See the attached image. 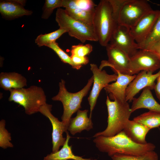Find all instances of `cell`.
Segmentation results:
<instances>
[{
  "label": "cell",
  "instance_id": "33",
  "mask_svg": "<svg viewBox=\"0 0 160 160\" xmlns=\"http://www.w3.org/2000/svg\"><path fill=\"white\" fill-rule=\"evenodd\" d=\"M70 57L74 63L81 68L82 65L88 63L89 61V59L87 56L83 57L71 55Z\"/></svg>",
  "mask_w": 160,
  "mask_h": 160
},
{
  "label": "cell",
  "instance_id": "23",
  "mask_svg": "<svg viewBox=\"0 0 160 160\" xmlns=\"http://www.w3.org/2000/svg\"><path fill=\"white\" fill-rule=\"evenodd\" d=\"M67 14L73 19L88 25H93L94 11L79 9H65Z\"/></svg>",
  "mask_w": 160,
  "mask_h": 160
},
{
  "label": "cell",
  "instance_id": "22",
  "mask_svg": "<svg viewBox=\"0 0 160 160\" xmlns=\"http://www.w3.org/2000/svg\"><path fill=\"white\" fill-rule=\"evenodd\" d=\"M133 120L144 125L150 129L160 126V112L149 111L133 119Z\"/></svg>",
  "mask_w": 160,
  "mask_h": 160
},
{
  "label": "cell",
  "instance_id": "13",
  "mask_svg": "<svg viewBox=\"0 0 160 160\" xmlns=\"http://www.w3.org/2000/svg\"><path fill=\"white\" fill-rule=\"evenodd\" d=\"M142 71L139 73L135 79L129 83L125 92L126 101L131 102L134 96L141 90L148 87L151 90L154 89L155 81L160 76V68L156 73Z\"/></svg>",
  "mask_w": 160,
  "mask_h": 160
},
{
  "label": "cell",
  "instance_id": "12",
  "mask_svg": "<svg viewBox=\"0 0 160 160\" xmlns=\"http://www.w3.org/2000/svg\"><path fill=\"white\" fill-rule=\"evenodd\" d=\"M52 105L47 103L42 106L39 112L48 118L52 126V153H55L59 150L60 148L64 144L66 138L63 136L64 132H68L67 128L62 121H60L52 113Z\"/></svg>",
  "mask_w": 160,
  "mask_h": 160
},
{
  "label": "cell",
  "instance_id": "37",
  "mask_svg": "<svg viewBox=\"0 0 160 160\" xmlns=\"http://www.w3.org/2000/svg\"><path fill=\"white\" fill-rule=\"evenodd\" d=\"M159 131H160V128H159Z\"/></svg>",
  "mask_w": 160,
  "mask_h": 160
},
{
  "label": "cell",
  "instance_id": "10",
  "mask_svg": "<svg viewBox=\"0 0 160 160\" xmlns=\"http://www.w3.org/2000/svg\"><path fill=\"white\" fill-rule=\"evenodd\" d=\"M90 66L94 80L92 88L88 98L90 106L89 118L91 119L92 111L100 91L111 82L116 81L118 75L115 73L111 75L108 74L105 70L100 69L95 64L91 63Z\"/></svg>",
  "mask_w": 160,
  "mask_h": 160
},
{
  "label": "cell",
  "instance_id": "5",
  "mask_svg": "<svg viewBox=\"0 0 160 160\" xmlns=\"http://www.w3.org/2000/svg\"><path fill=\"white\" fill-rule=\"evenodd\" d=\"M9 91L8 100L23 106L28 115L39 112L41 107L47 103L45 92L40 87L32 85L27 88L12 89Z\"/></svg>",
  "mask_w": 160,
  "mask_h": 160
},
{
  "label": "cell",
  "instance_id": "32",
  "mask_svg": "<svg viewBox=\"0 0 160 160\" xmlns=\"http://www.w3.org/2000/svg\"><path fill=\"white\" fill-rule=\"evenodd\" d=\"M108 0L111 4L114 17L118 23V18L120 11L126 0Z\"/></svg>",
  "mask_w": 160,
  "mask_h": 160
},
{
  "label": "cell",
  "instance_id": "17",
  "mask_svg": "<svg viewBox=\"0 0 160 160\" xmlns=\"http://www.w3.org/2000/svg\"><path fill=\"white\" fill-rule=\"evenodd\" d=\"M132 101L130 108L132 113L141 108L160 112V104L155 100L148 87L144 88L140 95L137 98L134 97Z\"/></svg>",
  "mask_w": 160,
  "mask_h": 160
},
{
  "label": "cell",
  "instance_id": "8",
  "mask_svg": "<svg viewBox=\"0 0 160 160\" xmlns=\"http://www.w3.org/2000/svg\"><path fill=\"white\" fill-rule=\"evenodd\" d=\"M130 75L142 71L153 73L160 68V59L154 52L148 49H139L130 57Z\"/></svg>",
  "mask_w": 160,
  "mask_h": 160
},
{
  "label": "cell",
  "instance_id": "16",
  "mask_svg": "<svg viewBox=\"0 0 160 160\" xmlns=\"http://www.w3.org/2000/svg\"><path fill=\"white\" fill-rule=\"evenodd\" d=\"M25 4V1H1L0 2V13L4 18L10 19L31 15L32 11L24 8Z\"/></svg>",
  "mask_w": 160,
  "mask_h": 160
},
{
  "label": "cell",
  "instance_id": "9",
  "mask_svg": "<svg viewBox=\"0 0 160 160\" xmlns=\"http://www.w3.org/2000/svg\"><path fill=\"white\" fill-rule=\"evenodd\" d=\"M105 47L108 59L102 61L99 68L102 70L105 67L109 66L116 74L118 72L130 75L129 56L123 51L109 43Z\"/></svg>",
  "mask_w": 160,
  "mask_h": 160
},
{
  "label": "cell",
  "instance_id": "26",
  "mask_svg": "<svg viewBox=\"0 0 160 160\" xmlns=\"http://www.w3.org/2000/svg\"><path fill=\"white\" fill-rule=\"evenodd\" d=\"M111 157L112 160H158L157 154L154 151L141 155H131L116 153Z\"/></svg>",
  "mask_w": 160,
  "mask_h": 160
},
{
  "label": "cell",
  "instance_id": "4",
  "mask_svg": "<svg viewBox=\"0 0 160 160\" xmlns=\"http://www.w3.org/2000/svg\"><path fill=\"white\" fill-rule=\"evenodd\" d=\"M93 80L92 76L88 80L86 85L80 91L76 93H71L67 91L65 82L63 79H61L59 83V92L52 99L54 101H60L62 103L63 111L61 117L62 121L67 128L72 115L81 108V103L83 98L88 94Z\"/></svg>",
  "mask_w": 160,
  "mask_h": 160
},
{
  "label": "cell",
  "instance_id": "15",
  "mask_svg": "<svg viewBox=\"0 0 160 160\" xmlns=\"http://www.w3.org/2000/svg\"><path fill=\"white\" fill-rule=\"evenodd\" d=\"M117 79L114 82L109 84L104 88L109 94V98L111 100H117L124 102L126 101L125 92L129 83L135 79L136 75H130L124 74L117 72Z\"/></svg>",
  "mask_w": 160,
  "mask_h": 160
},
{
  "label": "cell",
  "instance_id": "7",
  "mask_svg": "<svg viewBox=\"0 0 160 160\" xmlns=\"http://www.w3.org/2000/svg\"><path fill=\"white\" fill-rule=\"evenodd\" d=\"M152 10L147 0H126L120 11L118 23L130 29Z\"/></svg>",
  "mask_w": 160,
  "mask_h": 160
},
{
  "label": "cell",
  "instance_id": "18",
  "mask_svg": "<svg viewBox=\"0 0 160 160\" xmlns=\"http://www.w3.org/2000/svg\"><path fill=\"white\" fill-rule=\"evenodd\" d=\"M150 129L147 127L134 120H129L126 123L123 131L131 140L139 144L147 143L146 136Z\"/></svg>",
  "mask_w": 160,
  "mask_h": 160
},
{
  "label": "cell",
  "instance_id": "28",
  "mask_svg": "<svg viewBox=\"0 0 160 160\" xmlns=\"http://www.w3.org/2000/svg\"><path fill=\"white\" fill-rule=\"evenodd\" d=\"M5 121L1 120L0 121V147L4 149L13 148L14 146L10 142L11 140V134L5 129Z\"/></svg>",
  "mask_w": 160,
  "mask_h": 160
},
{
  "label": "cell",
  "instance_id": "36",
  "mask_svg": "<svg viewBox=\"0 0 160 160\" xmlns=\"http://www.w3.org/2000/svg\"><path fill=\"white\" fill-rule=\"evenodd\" d=\"M156 97L160 101V76L157 79V83L154 89Z\"/></svg>",
  "mask_w": 160,
  "mask_h": 160
},
{
  "label": "cell",
  "instance_id": "19",
  "mask_svg": "<svg viewBox=\"0 0 160 160\" xmlns=\"http://www.w3.org/2000/svg\"><path fill=\"white\" fill-rule=\"evenodd\" d=\"M88 110H78L76 116L70 120L67 130L74 135L81 133L84 130L89 131L93 128V124L91 119L87 116Z\"/></svg>",
  "mask_w": 160,
  "mask_h": 160
},
{
  "label": "cell",
  "instance_id": "14",
  "mask_svg": "<svg viewBox=\"0 0 160 160\" xmlns=\"http://www.w3.org/2000/svg\"><path fill=\"white\" fill-rule=\"evenodd\" d=\"M160 10H152L143 16L130 29V33L137 44L143 42L152 30L159 15Z\"/></svg>",
  "mask_w": 160,
  "mask_h": 160
},
{
  "label": "cell",
  "instance_id": "27",
  "mask_svg": "<svg viewBox=\"0 0 160 160\" xmlns=\"http://www.w3.org/2000/svg\"><path fill=\"white\" fill-rule=\"evenodd\" d=\"M47 47L52 49L64 63L69 64L74 69H79L81 68L80 67L74 63L71 57L63 50L56 42L50 44Z\"/></svg>",
  "mask_w": 160,
  "mask_h": 160
},
{
  "label": "cell",
  "instance_id": "2",
  "mask_svg": "<svg viewBox=\"0 0 160 160\" xmlns=\"http://www.w3.org/2000/svg\"><path fill=\"white\" fill-rule=\"evenodd\" d=\"M118 24L109 0H100L95 8L93 26L101 45L106 47L109 43Z\"/></svg>",
  "mask_w": 160,
  "mask_h": 160
},
{
  "label": "cell",
  "instance_id": "1",
  "mask_svg": "<svg viewBox=\"0 0 160 160\" xmlns=\"http://www.w3.org/2000/svg\"><path fill=\"white\" fill-rule=\"evenodd\" d=\"M93 141L100 151L107 153L111 157L116 153L141 155L154 151L156 148L155 145L151 143L143 144L135 143L123 130L111 137L97 136Z\"/></svg>",
  "mask_w": 160,
  "mask_h": 160
},
{
  "label": "cell",
  "instance_id": "24",
  "mask_svg": "<svg viewBox=\"0 0 160 160\" xmlns=\"http://www.w3.org/2000/svg\"><path fill=\"white\" fill-rule=\"evenodd\" d=\"M160 39V12L150 33L142 43L137 44L139 49H146L151 45Z\"/></svg>",
  "mask_w": 160,
  "mask_h": 160
},
{
  "label": "cell",
  "instance_id": "35",
  "mask_svg": "<svg viewBox=\"0 0 160 160\" xmlns=\"http://www.w3.org/2000/svg\"><path fill=\"white\" fill-rule=\"evenodd\" d=\"M62 7L65 9H77L76 0H63Z\"/></svg>",
  "mask_w": 160,
  "mask_h": 160
},
{
  "label": "cell",
  "instance_id": "25",
  "mask_svg": "<svg viewBox=\"0 0 160 160\" xmlns=\"http://www.w3.org/2000/svg\"><path fill=\"white\" fill-rule=\"evenodd\" d=\"M66 32L67 31L65 29L60 28L53 32L39 35L36 39L35 42L39 47H47L50 44L56 42L57 39Z\"/></svg>",
  "mask_w": 160,
  "mask_h": 160
},
{
  "label": "cell",
  "instance_id": "20",
  "mask_svg": "<svg viewBox=\"0 0 160 160\" xmlns=\"http://www.w3.org/2000/svg\"><path fill=\"white\" fill-rule=\"evenodd\" d=\"M27 85L26 78L19 73L2 72L0 73V87L5 90L23 88Z\"/></svg>",
  "mask_w": 160,
  "mask_h": 160
},
{
  "label": "cell",
  "instance_id": "31",
  "mask_svg": "<svg viewBox=\"0 0 160 160\" xmlns=\"http://www.w3.org/2000/svg\"><path fill=\"white\" fill-rule=\"evenodd\" d=\"M77 9L86 11H94L97 5L91 0H76Z\"/></svg>",
  "mask_w": 160,
  "mask_h": 160
},
{
  "label": "cell",
  "instance_id": "34",
  "mask_svg": "<svg viewBox=\"0 0 160 160\" xmlns=\"http://www.w3.org/2000/svg\"><path fill=\"white\" fill-rule=\"evenodd\" d=\"M146 49L154 52L160 59V39L151 45Z\"/></svg>",
  "mask_w": 160,
  "mask_h": 160
},
{
  "label": "cell",
  "instance_id": "21",
  "mask_svg": "<svg viewBox=\"0 0 160 160\" xmlns=\"http://www.w3.org/2000/svg\"><path fill=\"white\" fill-rule=\"evenodd\" d=\"M66 140L62 148L55 153L47 154L43 160H97L96 159H84L81 156L75 155L72 150V146L68 145L71 137L68 132L66 133Z\"/></svg>",
  "mask_w": 160,
  "mask_h": 160
},
{
  "label": "cell",
  "instance_id": "30",
  "mask_svg": "<svg viewBox=\"0 0 160 160\" xmlns=\"http://www.w3.org/2000/svg\"><path fill=\"white\" fill-rule=\"evenodd\" d=\"M92 51V47L90 44H79L72 46L71 52V55L84 57L89 55Z\"/></svg>",
  "mask_w": 160,
  "mask_h": 160
},
{
  "label": "cell",
  "instance_id": "6",
  "mask_svg": "<svg viewBox=\"0 0 160 160\" xmlns=\"http://www.w3.org/2000/svg\"><path fill=\"white\" fill-rule=\"evenodd\" d=\"M55 20L60 28L65 29L71 36L84 43L87 41H98L93 25L91 26L76 20L66 13L65 9L58 8Z\"/></svg>",
  "mask_w": 160,
  "mask_h": 160
},
{
  "label": "cell",
  "instance_id": "3",
  "mask_svg": "<svg viewBox=\"0 0 160 160\" xmlns=\"http://www.w3.org/2000/svg\"><path fill=\"white\" fill-rule=\"evenodd\" d=\"M106 104L108 112L107 126L103 131L95 134L94 137L100 135L111 137L119 133L123 130L132 113L128 102L116 100L111 101L107 96Z\"/></svg>",
  "mask_w": 160,
  "mask_h": 160
},
{
  "label": "cell",
  "instance_id": "11",
  "mask_svg": "<svg viewBox=\"0 0 160 160\" xmlns=\"http://www.w3.org/2000/svg\"><path fill=\"white\" fill-rule=\"evenodd\" d=\"M109 44L120 49L129 57L138 50L137 44L130 32V29L118 24L111 37Z\"/></svg>",
  "mask_w": 160,
  "mask_h": 160
},
{
  "label": "cell",
  "instance_id": "29",
  "mask_svg": "<svg viewBox=\"0 0 160 160\" xmlns=\"http://www.w3.org/2000/svg\"><path fill=\"white\" fill-rule=\"evenodd\" d=\"M62 2L63 0H46L41 18H48L55 9L62 7Z\"/></svg>",
  "mask_w": 160,
  "mask_h": 160
}]
</instances>
